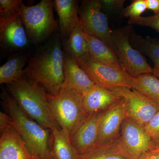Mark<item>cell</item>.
Returning <instances> with one entry per match:
<instances>
[{"label": "cell", "instance_id": "1", "mask_svg": "<svg viewBox=\"0 0 159 159\" xmlns=\"http://www.w3.org/2000/svg\"><path fill=\"white\" fill-rule=\"evenodd\" d=\"M64 52L61 38L54 37L30 57L23 75L56 96L64 82Z\"/></svg>", "mask_w": 159, "mask_h": 159}, {"label": "cell", "instance_id": "2", "mask_svg": "<svg viewBox=\"0 0 159 159\" xmlns=\"http://www.w3.org/2000/svg\"><path fill=\"white\" fill-rule=\"evenodd\" d=\"M6 85L9 93L30 118L51 131L61 129L42 87L24 75Z\"/></svg>", "mask_w": 159, "mask_h": 159}, {"label": "cell", "instance_id": "3", "mask_svg": "<svg viewBox=\"0 0 159 159\" xmlns=\"http://www.w3.org/2000/svg\"><path fill=\"white\" fill-rule=\"evenodd\" d=\"M0 97L3 109L11 117L12 125L25 143L31 154L35 157L50 154L51 131L44 128L25 113L4 88L2 89Z\"/></svg>", "mask_w": 159, "mask_h": 159}, {"label": "cell", "instance_id": "4", "mask_svg": "<svg viewBox=\"0 0 159 159\" xmlns=\"http://www.w3.org/2000/svg\"><path fill=\"white\" fill-rule=\"evenodd\" d=\"M52 0H42L36 5H21L20 15L29 41L39 43L48 39L57 26Z\"/></svg>", "mask_w": 159, "mask_h": 159}, {"label": "cell", "instance_id": "5", "mask_svg": "<svg viewBox=\"0 0 159 159\" xmlns=\"http://www.w3.org/2000/svg\"><path fill=\"white\" fill-rule=\"evenodd\" d=\"M83 96L62 88L56 96L48 94L50 107L61 128L70 136L71 133L87 117L82 106Z\"/></svg>", "mask_w": 159, "mask_h": 159}, {"label": "cell", "instance_id": "6", "mask_svg": "<svg viewBox=\"0 0 159 159\" xmlns=\"http://www.w3.org/2000/svg\"><path fill=\"white\" fill-rule=\"evenodd\" d=\"M131 28L129 26L112 30L114 51L122 69L132 77L152 74V68L142 53L133 47L129 41Z\"/></svg>", "mask_w": 159, "mask_h": 159}, {"label": "cell", "instance_id": "7", "mask_svg": "<svg viewBox=\"0 0 159 159\" xmlns=\"http://www.w3.org/2000/svg\"><path fill=\"white\" fill-rule=\"evenodd\" d=\"M78 15L84 32L101 40L114 51L112 30L109 26L107 18L103 12L100 1H81Z\"/></svg>", "mask_w": 159, "mask_h": 159}, {"label": "cell", "instance_id": "8", "mask_svg": "<svg viewBox=\"0 0 159 159\" xmlns=\"http://www.w3.org/2000/svg\"><path fill=\"white\" fill-rule=\"evenodd\" d=\"M116 142L119 149L129 159H138L145 152L157 148L144 128L128 118L122 122Z\"/></svg>", "mask_w": 159, "mask_h": 159}, {"label": "cell", "instance_id": "9", "mask_svg": "<svg viewBox=\"0 0 159 159\" xmlns=\"http://www.w3.org/2000/svg\"><path fill=\"white\" fill-rule=\"evenodd\" d=\"M109 89L122 99L126 118L133 119L143 128L159 110L158 104L133 89L115 87Z\"/></svg>", "mask_w": 159, "mask_h": 159}, {"label": "cell", "instance_id": "10", "mask_svg": "<svg viewBox=\"0 0 159 159\" xmlns=\"http://www.w3.org/2000/svg\"><path fill=\"white\" fill-rule=\"evenodd\" d=\"M80 67L97 85L108 89H132L133 77L122 69L99 63L90 58L81 64Z\"/></svg>", "mask_w": 159, "mask_h": 159}, {"label": "cell", "instance_id": "11", "mask_svg": "<svg viewBox=\"0 0 159 159\" xmlns=\"http://www.w3.org/2000/svg\"><path fill=\"white\" fill-rule=\"evenodd\" d=\"M29 40L20 13L13 17L0 20V44L3 51L11 53L27 49Z\"/></svg>", "mask_w": 159, "mask_h": 159}, {"label": "cell", "instance_id": "12", "mask_svg": "<svg viewBox=\"0 0 159 159\" xmlns=\"http://www.w3.org/2000/svg\"><path fill=\"white\" fill-rule=\"evenodd\" d=\"M106 110L88 116L70 134V142L77 154L84 153L94 147L99 125Z\"/></svg>", "mask_w": 159, "mask_h": 159}, {"label": "cell", "instance_id": "13", "mask_svg": "<svg viewBox=\"0 0 159 159\" xmlns=\"http://www.w3.org/2000/svg\"><path fill=\"white\" fill-rule=\"evenodd\" d=\"M125 118V108L121 99L106 110L99 125L97 141L93 148L109 144L118 139Z\"/></svg>", "mask_w": 159, "mask_h": 159}, {"label": "cell", "instance_id": "14", "mask_svg": "<svg viewBox=\"0 0 159 159\" xmlns=\"http://www.w3.org/2000/svg\"><path fill=\"white\" fill-rule=\"evenodd\" d=\"M63 65L64 82L62 88L84 96L96 85L75 60L65 53Z\"/></svg>", "mask_w": 159, "mask_h": 159}, {"label": "cell", "instance_id": "15", "mask_svg": "<svg viewBox=\"0 0 159 159\" xmlns=\"http://www.w3.org/2000/svg\"><path fill=\"white\" fill-rule=\"evenodd\" d=\"M13 125L1 132L0 159H33Z\"/></svg>", "mask_w": 159, "mask_h": 159}, {"label": "cell", "instance_id": "16", "mask_svg": "<svg viewBox=\"0 0 159 159\" xmlns=\"http://www.w3.org/2000/svg\"><path fill=\"white\" fill-rule=\"evenodd\" d=\"M121 99L115 92L97 85L82 97V106L87 116L105 111Z\"/></svg>", "mask_w": 159, "mask_h": 159}, {"label": "cell", "instance_id": "17", "mask_svg": "<svg viewBox=\"0 0 159 159\" xmlns=\"http://www.w3.org/2000/svg\"><path fill=\"white\" fill-rule=\"evenodd\" d=\"M79 2L76 0H54V8L59 18L61 37L67 38L79 21Z\"/></svg>", "mask_w": 159, "mask_h": 159}, {"label": "cell", "instance_id": "18", "mask_svg": "<svg viewBox=\"0 0 159 159\" xmlns=\"http://www.w3.org/2000/svg\"><path fill=\"white\" fill-rule=\"evenodd\" d=\"M64 53L71 56L80 66L90 59L88 44L80 21L67 38L61 37Z\"/></svg>", "mask_w": 159, "mask_h": 159}, {"label": "cell", "instance_id": "19", "mask_svg": "<svg viewBox=\"0 0 159 159\" xmlns=\"http://www.w3.org/2000/svg\"><path fill=\"white\" fill-rule=\"evenodd\" d=\"M85 35L90 59L99 63L122 69L116 53L110 47L97 37L86 34Z\"/></svg>", "mask_w": 159, "mask_h": 159}, {"label": "cell", "instance_id": "20", "mask_svg": "<svg viewBox=\"0 0 159 159\" xmlns=\"http://www.w3.org/2000/svg\"><path fill=\"white\" fill-rule=\"evenodd\" d=\"M129 41L135 49L146 54L152 61V74L159 79V39L144 38L132 30Z\"/></svg>", "mask_w": 159, "mask_h": 159}, {"label": "cell", "instance_id": "21", "mask_svg": "<svg viewBox=\"0 0 159 159\" xmlns=\"http://www.w3.org/2000/svg\"><path fill=\"white\" fill-rule=\"evenodd\" d=\"M28 53H19L9 57L0 66V84H8L23 76L24 67L29 61Z\"/></svg>", "mask_w": 159, "mask_h": 159}, {"label": "cell", "instance_id": "22", "mask_svg": "<svg viewBox=\"0 0 159 159\" xmlns=\"http://www.w3.org/2000/svg\"><path fill=\"white\" fill-rule=\"evenodd\" d=\"M50 153L54 159H76L77 152L71 144L70 136L62 129L52 131Z\"/></svg>", "mask_w": 159, "mask_h": 159}, {"label": "cell", "instance_id": "23", "mask_svg": "<svg viewBox=\"0 0 159 159\" xmlns=\"http://www.w3.org/2000/svg\"><path fill=\"white\" fill-rule=\"evenodd\" d=\"M132 89L159 105V79L154 74H146L133 77Z\"/></svg>", "mask_w": 159, "mask_h": 159}, {"label": "cell", "instance_id": "24", "mask_svg": "<svg viewBox=\"0 0 159 159\" xmlns=\"http://www.w3.org/2000/svg\"><path fill=\"white\" fill-rule=\"evenodd\" d=\"M76 159H129L125 156L114 142L91 148L77 154Z\"/></svg>", "mask_w": 159, "mask_h": 159}, {"label": "cell", "instance_id": "25", "mask_svg": "<svg viewBox=\"0 0 159 159\" xmlns=\"http://www.w3.org/2000/svg\"><path fill=\"white\" fill-rule=\"evenodd\" d=\"M21 0H0V20L13 17L20 13Z\"/></svg>", "mask_w": 159, "mask_h": 159}, {"label": "cell", "instance_id": "26", "mask_svg": "<svg viewBox=\"0 0 159 159\" xmlns=\"http://www.w3.org/2000/svg\"><path fill=\"white\" fill-rule=\"evenodd\" d=\"M146 9L145 0H135L124 9L122 15L125 17L129 18V19H133L141 16Z\"/></svg>", "mask_w": 159, "mask_h": 159}, {"label": "cell", "instance_id": "27", "mask_svg": "<svg viewBox=\"0 0 159 159\" xmlns=\"http://www.w3.org/2000/svg\"><path fill=\"white\" fill-rule=\"evenodd\" d=\"M157 148L159 147V110L144 127Z\"/></svg>", "mask_w": 159, "mask_h": 159}, {"label": "cell", "instance_id": "28", "mask_svg": "<svg viewBox=\"0 0 159 159\" xmlns=\"http://www.w3.org/2000/svg\"><path fill=\"white\" fill-rule=\"evenodd\" d=\"M128 23L129 25L149 27L159 33V14L146 17L141 16L137 18L129 19Z\"/></svg>", "mask_w": 159, "mask_h": 159}, {"label": "cell", "instance_id": "29", "mask_svg": "<svg viewBox=\"0 0 159 159\" xmlns=\"http://www.w3.org/2000/svg\"><path fill=\"white\" fill-rule=\"evenodd\" d=\"M102 10L110 14H114L124 10L125 0H100Z\"/></svg>", "mask_w": 159, "mask_h": 159}, {"label": "cell", "instance_id": "30", "mask_svg": "<svg viewBox=\"0 0 159 159\" xmlns=\"http://www.w3.org/2000/svg\"><path fill=\"white\" fill-rule=\"evenodd\" d=\"M12 120L11 117L6 113L0 112V131L12 126Z\"/></svg>", "mask_w": 159, "mask_h": 159}, {"label": "cell", "instance_id": "31", "mask_svg": "<svg viewBox=\"0 0 159 159\" xmlns=\"http://www.w3.org/2000/svg\"><path fill=\"white\" fill-rule=\"evenodd\" d=\"M147 9L153 11L155 14H159V0H145Z\"/></svg>", "mask_w": 159, "mask_h": 159}, {"label": "cell", "instance_id": "32", "mask_svg": "<svg viewBox=\"0 0 159 159\" xmlns=\"http://www.w3.org/2000/svg\"><path fill=\"white\" fill-rule=\"evenodd\" d=\"M138 159H159V148L149 151L143 154Z\"/></svg>", "mask_w": 159, "mask_h": 159}, {"label": "cell", "instance_id": "33", "mask_svg": "<svg viewBox=\"0 0 159 159\" xmlns=\"http://www.w3.org/2000/svg\"><path fill=\"white\" fill-rule=\"evenodd\" d=\"M33 159H54L53 157L51 156V154L48 155L44 157H34Z\"/></svg>", "mask_w": 159, "mask_h": 159}, {"label": "cell", "instance_id": "34", "mask_svg": "<svg viewBox=\"0 0 159 159\" xmlns=\"http://www.w3.org/2000/svg\"><path fill=\"white\" fill-rule=\"evenodd\" d=\"M159 148V147H158V148Z\"/></svg>", "mask_w": 159, "mask_h": 159}]
</instances>
